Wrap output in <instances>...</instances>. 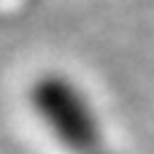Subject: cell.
I'll list each match as a JSON object with an SVG mask.
<instances>
[{
	"label": "cell",
	"instance_id": "1",
	"mask_svg": "<svg viewBox=\"0 0 154 154\" xmlns=\"http://www.w3.org/2000/svg\"><path fill=\"white\" fill-rule=\"evenodd\" d=\"M27 103L65 154H114L89 95L70 76L41 73L27 89Z\"/></svg>",
	"mask_w": 154,
	"mask_h": 154
}]
</instances>
